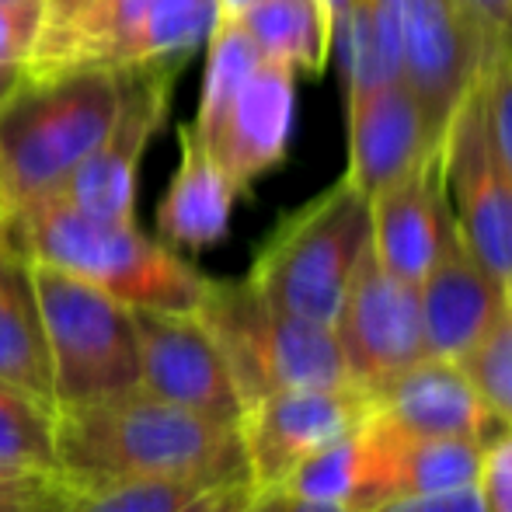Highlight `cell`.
Masks as SVG:
<instances>
[{
    "label": "cell",
    "instance_id": "obj_1",
    "mask_svg": "<svg viewBox=\"0 0 512 512\" xmlns=\"http://www.w3.org/2000/svg\"><path fill=\"white\" fill-rule=\"evenodd\" d=\"M56 478L74 492L136 478H189L223 488L248 478V464L237 425L133 387L56 408Z\"/></svg>",
    "mask_w": 512,
    "mask_h": 512
},
{
    "label": "cell",
    "instance_id": "obj_2",
    "mask_svg": "<svg viewBox=\"0 0 512 512\" xmlns=\"http://www.w3.org/2000/svg\"><path fill=\"white\" fill-rule=\"evenodd\" d=\"M119 108V74L77 67L28 74L0 105V196L7 220L67 189L105 143Z\"/></svg>",
    "mask_w": 512,
    "mask_h": 512
},
{
    "label": "cell",
    "instance_id": "obj_3",
    "mask_svg": "<svg viewBox=\"0 0 512 512\" xmlns=\"http://www.w3.org/2000/svg\"><path fill=\"white\" fill-rule=\"evenodd\" d=\"M25 258L74 272L133 310H199L209 276L171 244L150 241L136 223H108L63 196L42 199L7 220Z\"/></svg>",
    "mask_w": 512,
    "mask_h": 512
},
{
    "label": "cell",
    "instance_id": "obj_4",
    "mask_svg": "<svg viewBox=\"0 0 512 512\" xmlns=\"http://www.w3.org/2000/svg\"><path fill=\"white\" fill-rule=\"evenodd\" d=\"M370 244V199L338 178L276 223L251 262L248 283L286 314L335 324L359 255Z\"/></svg>",
    "mask_w": 512,
    "mask_h": 512
},
{
    "label": "cell",
    "instance_id": "obj_5",
    "mask_svg": "<svg viewBox=\"0 0 512 512\" xmlns=\"http://www.w3.org/2000/svg\"><path fill=\"white\" fill-rule=\"evenodd\" d=\"M196 314L220 345L244 408L290 387H352L335 328L272 307L248 279H209Z\"/></svg>",
    "mask_w": 512,
    "mask_h": 512
},
{
    "label": "cell",
    "instance_id": "obj_6",
    "mask_svg": "<svg viewBox=\"0 0 512 512\" xmlns=\"http://www.w3.org/2000/svg\"><path fill=\"white\" fill-rule=\"evenodd\" d=\"M49 349L56 408L88 405L140 384L133 307L74 272L28 258Z\"/></svg>",
    "mask_w": 512,
    "mask_h": 512
},
{
    "label": "cell",
    "instance_id": "obj_7",
    "mask_svg": "<svg viewBox=\"0 0 512 512\" xmlns=\"http://www.w3.org/2000/svg\"><path fill=\"white\" fill-rule=\"evenodd\" d=\"M398 77L422 105L429 136H443L453 108L478 81L488 42L460 0H377Z\"/></svg>",
    "mask_w": 512,
    "mask_h": 512
},
{
    "label": "cell",
    "instance_id": "obj_8",
    "mask_svg": "<svg viewBox=\"0 0 512 512\" xmlns=\"http://www.w3.org/2000/svg\"><path fill=\"white\" fill-rule=\"evenodd\" d=\"M446 203L471 255L512 293V171L488 133L481 74L439 136Z\"/></svg>",
    "mask_w": 512,
    "mask_h": 512
},
{
    "label": "cell",
    "instance_id": "obj_9",
    "mask_svg": "<svg viewBox=\"0 0 512 512\" xmlns=\"http://www.w3.org/2000/svg\"><path fill=\"white\" fill-rule=\"evenodd\" d=\"M331 328L342 349L345 377L366 398L425 359L418 286L394 276L377 258L373 244H366L359 255Z\"/></svg>",
    "mask_w": 512,
    "mask_h": 512
},
{
    "label": "cell",
    "instance_id": "obj_10",
    "mask_svg": "<svg viewBox=\"0 0 512 512\" xmlns=\"http://www.w3.org/2000/svg\"><path fill=\"white\" fill-rule=\"evenodd\" d=\"M182 60H154L119 67V108L105 143L74 171L60 192L70 206L108 223H136V164L147 143L164 126L171 91L182 74Z\"/></svg>",
    "mask_w": 512,
    "mask_h": 512
},
{
    "label": "cell",
    "instance_id": "obj_11",
    "mask_svg": "<svg viewBox=\"0 0 512 512\" xmlns=\"http://www.w3.org/2000/svg\"><path fill=\"white\" fill-rule=\"evenodd\" d=\"M140 384L168 405L203 418L237 425L244 415L241 394L227 370L220 345L196 310H133Z\"/></svg>",
    "mask_w": 512,
    "mask_h": 512
},
{
    "label": "cell",
    "instance_id": "obj_12",
    "mask_svg": "<svg viewBox=\"0 0 512 512\" xmlns=\"http://www.w3.org/2000/svg\"><path fill=\"white\" fill-rule=\"evenodd\" d=\"M366 411L370 398L356 387H290L265 394L237 422L248 481L255 488L283 485L307 457L349 436Z\"/></svg>",
    "mask_w": 512,
    "mask_h": 512
},
{
    "label": "cell",
    "instance_id": "obj_13",
    "mask_svg": "<svg viewBox=\"0 0 512 512\" xmlns=\"http://www.w3.org/2000/svg\"><path fill=\"white\" fill-rule=\"evenodd\" d=\"M359 436V506L370 512L380 502L408 495H443L471 488L481 478L485 446L471 439H429L398 429L377 411H366Z\"/></svg>",
    "mask_w": 512,
    "mask_h": 512
},
{
    "label": "cell",
    "instance_id": "obj_14",
    "mask_svg": "<svg viewBox=\"0 0 512 512\" xmlns=\"http://www.w3.org/2000/svg\"><path fill=\"white\" fill-rule=\"evenodd\" d=\"M509 300L512 293L471 255L453 220V230L418 283L425 356L460 363L506 314Z\"/></svg>",
    "mask_w": 512,
    "mask_h": 512
},
{
    "label": "cell",
    "instance_id": "obj_15",
    "mask_svg": "<svg viewBox=\"0 0 512 512\" xmlns=\"http://www.w3.org/2000/svg\"><path fill=\"white\" fill-rule=\"evenodd\" d=\"M293 108H297V74L269 60L251 70L248 81L223 108L206 147L237 196H244L286 157L293 136Z\"/></svg>",
    "mask_w": 512,
    "mask_h": 512
},
{
    "label": "cell",
    "instance_id": "obj_16",
    "mask_svg": "<svg viewBox=\"0 0 512 512\" xmlns=\"http://www.w3.org/2000/svg\"><path fill=\"white\" fill-rule=\"evenodd\" d=\"M345 115H349L345 178L366 199L436 154V140L429 136L422 105L415 102L401 77L345 98Z\"/></svg>",
    "mask_w": 512,
    "mask_h": 512
},
{
    "label": "cell",
    "instance_id": "obj_17",
    "mask_svg": "<svg viewBox=\"0 0 512 512\" xmlns=\"http://www.w3.org/2000/svg\"><path fill=\"white\" fill-rule=\"evenodd\" d=\"M370 411L411 436L471 439L478 446L495 443L509 429L485 408L460 363L436 356L418 359L405 373L387 380L370 398Z\"/></svg>",
    "mask_w": 512,
    "mask_h": 512
},
{
    "label": "cell",
    "instance_id": "obj_18",
    "mask_svg": "<svg viewBox=\"0 0 512 512\" xmlns=\"http://www.w3.org/2000/svg\"><path fill=\"white\" fill-rule=\"evenodd\" d=\"M453 230L439 154L425 157L405 178L370 196V244L377 258L408 283H422L439 244Z\"/></svg>",
    "mask_w": 512,
    "mask_h": 512
},
{
    "label": "cell",
    "instance_id": "obj_19",
    "mask_svg": "<svg viewBox=\"0 0 512 512\" xmlns=\"http://www.w3.org/2000/svg\"><path fill=\"white\" fill-rule=\"evenodd\" d=\"M178 150V171L157 206V234L171 248H213L230 230L237 189L189 122L178 126Z\"/></svg>",
    "mask_w": 512,
    "mask_h": 512
},
{
    "label": "cell",
    "instance_id": "obj_20",
    "mask_svg": "<svg viewBox=\"0 0 512 512\" xmlns=\"http://www.w3.org/2000/svg\"><path fill=\"white\" fill-rule=\"evenodd\" d=\"M0 384L18 387L56 411L39 300L28 276V258L7 220L0 223Z\"/></svg>",
    "mask_w": 512,
    "mask_h": 512
},
{
    "label": "cell",
    "instance_id": "obj_21",
    "mask_svg": "<svg viewBox=\"0 0 512 512\" xmlns=\"http://www.w3.org/2000/svg\"><path fill=\"white\" fill-rule=\"evenodd\" d=\"M237 21L262 60L293 74L321 77L335 56V21L321 0H258Z\"/></svg>",
    "mask_w": 512,
    "mask_h": 512
},
{
    "label": "cell",
    "instance_id": "obj_22",
    "mask_svg": "<svg viewBox=\"0 0 512 512\" xmlns=\"http://www.w3.org/2000/svg\"><path fill=\"white\" fill-rule=\"evenodd\" d=\"M0 464L56 478V411L11 384H0Z\"/></svg>",
    "mask_w": 512,
    "mask_h": 512
},
{
    "label": "cell",
    "instance_id": "obj_23",
    "mask_svg": "<svg viewBox=\"0 0 512 512\" xmlns=\"http://www.w3.org/2000/svg\"><path fill=\"white\" fill-rule=\"evenodd\" d=\"M335 53L342 63L345 98L363 95V91L398 77L377 0H349V7L335 25Z\"/></svg>",
    "mask_w": 512,
    "mask_h": 512
},
{
    "label": "cell",
    "instance_id": "obj_24",
    "mask_svg": "<svg viewBox=\"0 0 512 512\" xmlns=\"http://www.w3.org/2000/svg\"><path fill=\"white\" fill-rule=\"evenodd\" d=\"M262 63L258 46L248 39V32L241 28L237 18L216 21L209 32V60H206V81H203V98H199L196 119L189 122L196 129L199 140H209V133L220 122L223 108L230 105V98L237 95L251 70Z\"/></svg>",
    "mask_w": 512,
    "mask_h": 512
},
{
    "label": "cell",
    "instance_id": "obj_25",
    "mask_svg": "<svg viewBox=\"0 0 512 512\" xmlns=\"http://www.w3.org/2000/svg\"><path fill=\"white\" fill-rule=\"evenodd\" d=\"M209 492H216V485H206V481L136 478L74 492L63 512H182Z\"/></svg>",
    "mask_w": 512,
    "mask_h": 512
},
{
    "label": "cell",
    "instance_id": "obj_26",
    "mask_svg": "<svg viewBox=\"0 0 512 512\" xmlns=\"http://www.w3.org/2000/svg\"><path fill=\"white\" fill-rule=\"evenodd\" d=\"M356 429H352L349 436L328 443L324 450H317L314 457H307L304 464L283 481V488L304 495V499L335 502V506L356 512V506H359V436H356Z\"/></svg>",
    "mask_w": 512,
    "mask_h": 512
},
{
    "label": "cell",
    "instance_id": "obj_27",
    "mask_svg": "<svg viewBox=\"0 0 512 512\" xmlns=\"http://www.w3.org/2000/svg\"><path fill=\"white\" fill-rule=\"evenodd\" d=\"M460 370L467 373L485 408L512 429V300L495 328L460 359Z\"/></svg>",
    "mask_w": 512,
    "mask_h": 512
},
{
    "label": "cell",
    "instance_id": "obj_28",
    "mask_svg": "<svg viewBox=\"0 0 512 512\" xmlns=\"http://www.w3.org/2000/svg\"><path fill=\"white\" fill-rule=\"evenodd\" d=\"M481 98H485L492 143L512 171V46L488 53L485 67H481Z\"/></svg>",
    "mask_w": 512,
    "mask_h": 512
},
{
    "label": "cell",
    "instance_id": "obj_29",
    "mask_svg": "<svg viewBox=\"0 0 512 512\" xmlns=\"http://www.w3.org/2000/svg\"><path fill=\"white\" fill-rule=\"evenodd\" d=\"M46 25L42 0L0 4V63H28Z\"/></svg>",
    "mask_w": 512,
    "mask_h": 512
},
{
    "label": "cell",
    "instance_id": "obj_30",
    "mask_svg": "<svg viewBox=\"0 0 512 512\" xmlns=\"http://www.w3.org/2000/svg\"><path fill=\"white\" fill-rule=\"evenodd\" d=\"M74 488L60 478H21L0 485V512H63Z\"/></svg>",
    "mask_w": 512,
    "mask_h": 512
},
{
    "label": "cell",
    "instance_id": "obj_31",
    "mask_svg": "<svg viewBox=\"0 0 512 512\" xmlns=\"http://www.w3.org/2000/svg\"><path fill=\"white\" fill-rule=\"evenodd\" d=\"M478 492L485 512H512V429L485 446Z\"/></svg>",
    "mask_w": 512,
    "mask_h": 512
},
{
    "label": "cell",
    "instance_id": "obj_32",
    "mask_svg": "<svg viewBox=\"0 0 512 512\" xmlns=\"http://www.w3.org/2000/svg\"><path fill=\"white\" fill-rule=\"evenodd\" d=\"M370 512H485L478 485L471 488H457V492H443V495H408V499H391L380 502Z\"/></svg>",
    "mask_w": 512,
    "mask_h": 512
},
{
    "label": "cell",
    "instance_id": "obj_33",
    "mask_svg": "<svg viewBox=\"0 0 512 512\" xmlns=\"http://www.w3.org/2000/svg\"><path fill=\"white\" fill-rule=\"evenodd\" d=\"M478 21L481 35L488 42V53L512 46V0H460Z\"/></svg>",
    "mask_w": 512,
    "mask_h": 512
},
{
    "label": "cell",
    "instance_id": "obj_34",
    "mask_svg": "<svg viewBox=\"0 0 512 512\" xmlns=\"http://www.w3.org/2000/svg\"><path fill=\"white\" fill-rule=\"evenodd\" d=\"M251 512H349L335 502H317V499H304V495L290 492V488L276 485V488H255V502H251Z\"/></svg>",
    "mask_w": 512,
    "mask_h": 512
},
{
    "label": "cell",
    "instance_id": "obj_35",
    "mask_svg": "<svg viewBox=\"0 0 512 512\" xmlns=\"http://www.w3.org/2000/svg\"><path fill=\"white\" fill-rule=\"evenodd\" d=\"M251 502H255V485L244 478V481H234V485L220 488L206 512H251Z\"/></svg>",
    "mask_w": 512,
    "mask_h": 512
},
{
    "label": "cell",
    "instance_id": "obj_36",
    "mask_svg": "<svg viewBox=\"0 0 512 512\" xmlns=\"http://www.w3.org/2000/svg\"><path fill=\"white\" fill-rule=\"evenodd\" d=\"M88 4H95V0H42V11H46V25H42V32H46V28L63 25V21H70Z\"/></svg>",
    "mask_w": 512,
    "mask_h": 512
},
{
    "label": "cell",
    "instance_id": "obj_37",
    "mask_svg": "<svg viewBox=\"0 0 512 512\" xmlns=\"http://www.w3.org/2000/svg\"><path fill=\"white\" fill-rule=\"evenodd\" d=\"M28 77L25 63H0V105L21 88V81Z\"/></svg>",
    "mask_w": 512,
    "mask_h": 512
},
{
    "label": "cell",
    "instance_id": "obj_38",
    "mask_svg": "<svg viewBox=\"0 0 512 512\" xmlns=\"http://www.w3.org/2000/svg\"><path fill=\"white\" fill-rule=\"evenodd\" d=\"M251 4L258 0H216V21H227V18H241Z\"/></svg>",
    "mask_w": 512,
    "mask_h": 512
},
{
    "label": "cell",
    "instance_id": "obj_39",
    "mask_svg": "<svg viewBox=\"0 0 512 512\" xmlns=\"http://www.w3.org/2000/svg\"><path fill=\"white\" fill-rule=\"evenodd\" d=\"M324 7H328V14H331V21L338 25V18L345 14V7H349V0H321Z\"/></svg>",
    "mask_w": 512,
    "mask_h": 512
},
{
    "label": "cell",
    "instance_id": "obj_40",
    "mask_svg": "<svg viewBox=\"0 0 512 512\" xmlns=\"http://www.w3.org/2000/svg\"><path fill=\"white\" fill-rule=\"evenodd\" d=\"M21 478H35V474H18V471H11V467L0 464V485H11V481H21ZM39 478H42V474H39Z\"/></svg>",
    "mask_w": 512,
    "mask_h": 512
},
{
    "label": "cell",
    "instance_id": "obj_41",
    "mask_svg": "<svg viewBox=\"0 0 512 512\" xmlns=\"http://www.w3.org/2000/svg\"><path fill=\"white\" fill-rule=\"evenodd\" d=\"M223 488H227V485H223ZM216 492H220V488H216ZM216 492H209V495H203V499H196V502H192V506H185L182 512H206L209 509V502H213V495Z\"/></svg>",
    "mask_w": 512,
    "mask_h": 512
},
{
    "label": "cell",
    "instance_id": "obj_42",
    "mask_svg": "<svg viewBox=\"0 0 512 512\" xmlns=\"http://www.w3.org/2000/svg\"><path fill=\"white\" fill-rule=\"evenodd\" d=\"M7 220V209H4V196H0V223Z\"/></svg>",
    "mask_w": 512,
    "mask_h": 512
},
{
    "label": "cell",
    "instance_id": "obj_43",
    "mask_svg": "<svg viewBox=\"0 0 512 512\" xmlns=\"http://www.w3.org/2000/svg\"><path fill=\"white\" fill-rule=\"evenodd\" d=\"M0 4H25V0H0Z\"/></svg>",
    "mask_w": 512,
    "mask_h": 512
}]
</instances>
